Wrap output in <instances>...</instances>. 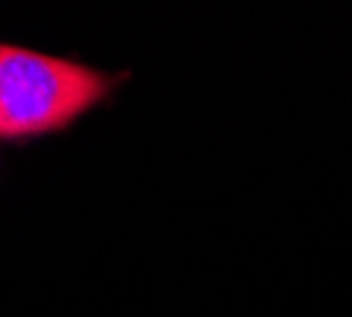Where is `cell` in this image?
<instances>
[{
	"label": "cell",
	"mask_w": 352,
	"mask_h": 317,
	"mask_svg": "<svg viewBox=\"0 0 352 317\" xmlns=\"http://www.w3.org/2000/svg\"><path fill=\"white\" fill-rule=\"evenodd\" d=\"M111 80L64 57L0 45V137L60 131L108 96Z\"/></svg>",
	"instance_id": "1"
}]
</instances>
